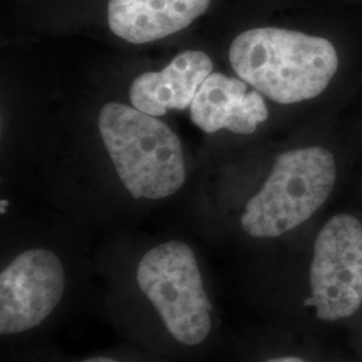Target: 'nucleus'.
I'll use <instances>...</instances> for the list:
<instances>
[{"instance_id":"obj_4","label":"nucleus","mask_w":362,"mask_h":362,"mask_svg":"<svg viewBox=\"0 0 362 362\" xmlns=\"http://www.w3.org/2000/svg\"><path fill=\"white\" fill-rule=\"evenodd\" d=\"M336 182L333 155L320 146L300 148L279 156L260 191L240 218L243 231L272 239L293 231L322 207Z\"/></svg>"},{"instance_id":"obj_3","label":"nucleus","mask_w":362,"mask_h":362,"mask_svg":"<svg viewBox=\"0 0 362 362\" xmlns=\"http://www.w3.org/2000/svg\"><path fill=\"white\" fill-rule=\"evenodd\" d=\"M136 285L173 342L185 349L207 342L215 309L187 243L169 240L146 251L136 269Z\"/></svg>"},{"instance_id":"obj_10","label":"nucleus","mask_w":362,"mask_h":362,"mask_svg":"<svg viewBox=\"0 0 362 362\" xmlns=\"http://www.w3.org/2000/svg\"><path fill=\"white\" fill-rule=\"evenodd\" d=\"M78 362H122L113 357H107V356H91L88 358H83V360H79Z\"/></svg>"},{"instance_id":"obj_7","label":"nucleus","mask_w":362,"mask_h":362,"mask_svg":"<svg viewBox=\"0 0 362 362\" xmlns=\"http://www.w3.org/2000/svg\"><path fill=\"white\" fill-rule=\"evenodd\" d=\"M189 110L194 125L209 134L220 129L251 134L269 117L267 105L259 91H248L243 79L220 73H211L206 78Z\"/></svg>"},{"instance_id":"obj_9","label":"nucleus","mask_w":362,"mask_h":362,"mask_svg":"<svg viewBox=\"0 0 362 362\" xmlns=\"http://www.w3.org/2000/svg\"><path fill=\"white\" fill-rule=\"evenodd\" d=\"M211 0H109L107 22L117 37L144 45L187 28Z\"/></svg>"},{"instance_id":"obj_1","label":"nucleus","mask_w":362,"mask_h":362,"mask_svg":"<svg viewBox=\"0 0 362 362\" xmlns=\"http://www.w3.org/2000/svg\"><path fill=\"white\" fill-rule=\"evenodd\" d=\"M230 61L240 79L278 104L320 95L338 69L332 42L278 27H259L238 35L230 47Z\"/></svg>"},{"instance_id":"obj_6","label":"nucleus","mask_w":362,"mask_h":362,"mask_svg":"<svg viewBox=\"0 0 362 362\" xmlns=\"http://www.w3.org/2000/svg\"><path fill=\"white\" fill-rule=\"evenodd\" d=\"M62 260L50 250L30 248L0 272V334L21 336L45 324L65 297Z\"/></svg>"},{"instance_id":"obj_8","label":"nucleus","mask_w":362,"mask_h":362,"mask_svg":"<svg viewBox=\"0 0 362 362\" xmlns=\"http://www.w3.org/2000/svg\"><path fill=\"white\" fill-rule=\"evenodd\" d=\"M212 61L206 52H182L160 71H148L130 86L133 107L151 116H164L170 109L191 106L206 78L212 73Z\"/></svg>"},{"instance_id":"obj_11","label":"nucleus","mask_w":362,"mask_h":362,"mask_svg":"<svg viewBox=\"0 0 362 362\" xmlns=\"http://www.w3.org/2000/svg\"><path fill=\"white\" fill-rule=\"evenodd\" d=\"M264 362H309L306 361V360H303V358H299V357H296V356H281V357H274V358H270V360H267V361Z\"/></svg>"},{"instance_id":"obj_5","label":"nucleus","mask_w":362,"mask_h":362,"mask_svg":"<svg viewBox=\"0 0 362 362\" xmlns=\"http://www.w3.org/2000/svg\"><path fill=\"white\" fill-rule=\"evenodd\" d=\"M309 284L305 305L321 321H339L361 308L362 224L354 216L338 214L317 235Z\"/></svg>"},{"instance_id":"obj_2","label":"nucleus","mask_w":362,"mask_h":362,"mask_svg":"<svg viewBox=\"0 0 362 362\" xmlns=\"http://www.w3.org/2000/svg\"><path fill=\"white\" fill-rule=\"evenodd\" d=\"M98 128L117 175L134 199L160 200L185 181L179 137L155 116L110 103L98 116Z\"/></svg>"}]
</instances>
